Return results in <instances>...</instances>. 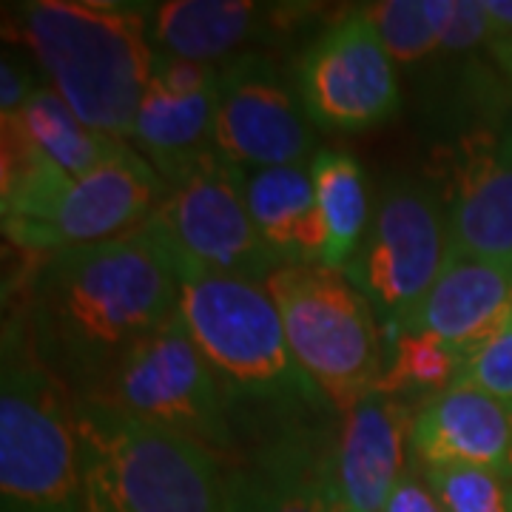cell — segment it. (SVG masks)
Segmentation results:
<instances>
[{
    "label": "cell",
    "mask_w": 512,
    "mask_h": 512,
    "mask_svg": "<svg viewBox=\"0 0 512 512\" xmlns=\"http://www.w3.org/2000/svg\"><path fill=\"white\" fill-rule=\"evenodd\" d=\"M177 313V265L143 222L123 237L43 256L29 271L18 316L37 359L74 399H86Z\"/></svg>",
    "instance_id": "1"
},
{
    "label": "cell",
    "mask_w": 512,
    "mask_h": 512,
    "mask_svg": "<svg viewBox=\"0 0 512 512\" xmlns=\"http://www.w3.org/2000/svg\"><path fill=\"white\" fill-rule=\"evenodd\" d=\"M18 35L66 106L94 131L131 143L157 49L148 6L100 0H35L15 12Z\"/></svg>",
    "instance_id": "2"
},
{
    "label": "cell",
    "mask_w": 512,
    "mask_h": 512,
    "mask_svg": "<svg viewBox=\"0 0 512 512\" xmlns=\"http://www.w3.org/2000/svg\"><path fill=\"white\" fill-rule=\"evenodd\" d=\"M163 194V177L134 146L83 177H69L32 151L3 143V234L29 254L123 237L154 214Z\"/></svg>",
    "instance_id": "3"
},
{
    "label": "cell",
    "mask_w": 512,
    "mask_h": 512,
    "mask_svg": "<svg viewBox=\"0 0 512 512\" xmlns=\"http://www.w3.org/2000/svg\"><path fill=\"white\" fill-rule=\"evenodd\" d=\"M83 501L74 396L37 359L15 313L3 330L0 512H83Z\"/></svg>",
    "instance_id": "4"
},
{
    "label": "cell",
    "mask_w": 512,
    "mask_h": 512,
    "mask_svg": "<svg viewBox=\"0 0 512 512\" xmlns=\"http://www.w3.org/2000/svg\"><path fill=\"white\" fill-rule=\"evenodd\" d=\"M83 512H220V456L200 441L80 404Z\"/></svg>",
    "instance_id": "5"
},
{
    "label": "cell",
    "mask_w": 512,
    "mask_h": 512,
    "mask_svg": "<svg viewBox=\"0 0 512 512\" xmlns=\"http://www.w3.org/2000/svg\"><path fill=\"white\" fill-rule=\"evenodd\" d=\"M296 367L342 416L376 390L387 350L373 305L345 271L282 265L265 282Z\"/></svg>",
    "instance_id": "6"
},
{
    "label": "cell",
    "mask_w": 512,
    "mask_h": 512,
    "mask_svg": "<svg viewBox=\"0 0 512 512\" xmlns=\"http://www.w3.org/2000/svg\"><path fill=\"white\" fill-rule=\"evenodd\" d=\"M180 316L188 336L217 373L228 399L291 402L319 396L296 367L282 316L265 285L177 265Z\"/></svg>",
    "instance_id": "7"
},
{
    "label": "cell",
    "mask_w": 512,
    "mask_h": 512,
    "mask_svg": "<svg viewBox=\"0 0 512 512\" xmlns=\"http://www.w3.org/2000/svg\"><path fill=\"white\" fill-rule=\"evenodd\" d=\"M74 402L188 436L217 456L231 453L237 444L231 399L188 336L180 313L128 350L92 396Z\"/></svg>",
    "instance_id": "8"
},
{
    "label": "cell",
    "mask_w": 512,
    "mask_h": 512,
    "mask_svg": "<svg viewBox=\"0 0 512 512\" xmlns=\"http://www.w3.org/2000/svg\"><path fill=\"white\" fill-rule=\"evenodd\" d=\"M163 183V200L146 222L163 239L174 265L259 285L282 268L251 220L245 171L225 163L214 148Z\"/></svg>",
    "instance_id": "9"
},
{
    "label": "cell",
    "mask_w": 512,
    "mask_h": 512,
    "mask_svg": "<svg viewBox=\"0 0 512 512\" xmlns=\"http://www.w3.org/2000/svg\"><path fill=\"white\" fill-rule=\"evenodd\" d=\"M450 222L436 188L396 180L382 191L345 276L390 328H402L436 285L450 256Z\"/></svg>",
    "instance_id": "10"
},
{
    "label": "cell",
    "mask_w": 512,
    "mask_h": 512,
    "mask_svg": "<svg viewBox=\"0 0 512 512\" xmlns=\"http://www.w3.org/2000/svg\"><path fill=\"white\" fill-rule=\"evenodd\" d=\"M299 100L313 126L367 131L402 106L396 63L365 12H353L319 35L296 69Z\"/></svg>",
    "instance_id": "11"
},
{
    "label": "cell",
    "mask_w": 512,
    "mask_h": 512,
    "mask_svg": "<svg viewBox=\"0 0 512 512\" xmlns=\"http://www.w3.org/2000/svg\"><path fill=\"white\" fill-rule=\"evenodd\" d=\"M211 143L225 163L256 171L308 165L316 134L299 94L285 86L274 60L242 52L222 63Z\"/></svg>",
    "instance_id": "12"
},
{
    "label": "cell",
    "mask_w": 512,
    "mask_h": 512,
    "mask_svg": "<svg viewBox=\"0 0 512 512\" xmlns=\"http://www.w3.org/2000/svg\"><path fill=\"white\" fill-rule=\"evenodd\" d=\"M441 191L453 251L512 265V114L444 148Z\"/></svg>",
    "instance_id": "13"
},
{
    "label": "cell",
    "mask_w": 512,
    "mask_h": 512,
    "mask_svg": "<svg viewBox=\"0 0 512 512\" xmlns=\"http://www.w3.org/2000/svg\"><path fill=\"white\" fill-rule=\"evenodd\" d=\"M333 441L285 427L222 470L220 512H330Z\"/></svg>",
    "instance_id": "14"
},
{
    "label": "cell",
    "mask_w": 512,
    "mask_h": 512,
    "mask_svg": "<svg viewBox=\"0 0 512 512\" xmlns=\"http://www.w3.org/2000/svg\"><path fill=\"white\" fill-rule=\"evenodd\" d=\"M410 424L413 413L379 390L350 407L330 447L333 498L353 512H384L404 476Z\"/></svg>",
    "instance_id": "15"
},
{
    "label": "cell",
    "mask_w": 512,
    "mask_h": 512,
    "mask_svg": "<svg viewBox=\"0 0 512 512\" xmlns=\"http://www.w3.org/2000/svg\"><path fill=\"white\" fill-rule=\"evenodd\" d=\"M512 313V265L450 248L444 271L399 330L424 333L461 359L507 328Z\"/></svg>",
    "instance_id": "16"
},
{
    "label": "cell",
    "mask_w": 512,
    "mask_h": 512,
    "mask_svg": "<svg viewBox=\"0 0 512 512\" xmlns=\"http://www.w3.org/2000/svg\"><path fill=\"white\" fill-rule=\"evenodd\" d=\"M410 450L424 467H481L510 476V407L453 384L413 413Z\"/></svg>",
    "instance_id": "17"
},
{
    "label": "cell",
    "mask_w": 512,
    "mask_h": 512,
    "mask_svg": "<svg viewBox=\"0 0 512 512\" xmlns=\"http://www.w3.org/2000/svg\"><path fill=\"white\" fill-rule=\"evenodd\" d=\"M308 6H262L248 0H168L148 6V32L165 57L228 63L251 43L302 18Z\"/></svg>",
    "instance_id": "18"
},
{
    "label": "cell",
    "mask_w": 512,
    "mask_h": 512,
    "mask_svg": "<svg viewBox=\"0 0 512 512\" xmlns=\"http://www.w3.org/2000/svg\"><path fill=\"white\" fill-rule=\"evenodd\" d=\"M245 200L259 237L282 265H322L325 225L311 165L245 171Z\"/></svg>",
    "instance_id": "19"
},
{
    "label": "cell",
    "mask_w": 512,
    "mask_h": 512,
    "mask_svg": "<svg viewBox=\"0 0 512 512\" xmlns=\"http://www.w3.org/2000/svg\"><path fill=\"white\" fill-rule=\"evenodd\" d=\"M3 143L32 151L69 177H83L131 148L86 126L52 86H40L18 114L3 117Z\"/></svg>",
    "instance_id": "20"
},
{
    "label": "cell",
    "mask_w": 512,
    "mask_h": 512,
    "mask_svg": "<svg viewBox=\"0 0 512 512\" xmlns=\"http://www.w3.org/2000/svg\"><path fill=\"white\" fill-rule=\"evenodd\" d=\"M217 89L202 94H177L151 80L134 123L131 143L154 165V171L163 180L214 148L211 123Z\"/></svg>",
    "instance_id": "21"
},
{
    "label": "cell",
    "mask_w": 512,
    "mask_h": 512,
    "mask_svg": "<svg viewBox=\"0 0 512 512\" xmlns=\"http://www.w3.org/2000/svg\"><path fill=\"white\" fill-rule=\"evenodd\" d=\"M311 174L325 225L322 265L333 271H345L370 225L365 171L359 160L345 151H319L313 157Z\"/></svg>",
    "instance_id": "22"
},
{
    "label": "cell",
    "mask_w": 512,
    "mask_h": 512,
    "mask_svg": "<svg viewBox=\"0 0 512 512\" xmlns=\"http://www.w3.org/2000/svg\"><path fill=\"white\" fill-rule=\"evenodd\" d=\"M458 365H461V356L444 348L436 339H430L424 333L396 330L390 336L387 367H384L376 390L387 393V396L430 390L436 396V393H444L453 387Z\"/></svg>",
    "instance_id": "23"
},
{
    "label": "cell",
    "mask_w": 512,
    "mask_h": 512,
    "mask_svg": "<svg viewBox=\"0 0 512 512\" xmlns=\"http://www.w3.org/2000/svg\"><path fill=\"white\" fill-rule=\"evenodd\" d=\"M365 15L373 20L384 49L396 66L416 69L441 55L436 29L424 12V0H382L370 3Z\"/></svg>",
    "instance_id": "24"
},
{
    "label": "cell",
    "mask_w": 512,
    "mask_h": 512,
    "mask_svg": "<svg viewBox=\"0 0 512 512\" xmlns=\"http://www.w3.org/2000/svg\"><path fill=\"white\" fill-rule=\"evenodd\" d=\"M424 481L447 512H512V478L481 467H424Z\"/></svg>",
    "instance_id": "25"
},
{
    "label": "cell",
    "mask_w": 512,
    "mask_h": 512,
    "mask_svg": "<svg viewBox=\"0 0 512 512\" xmlns=\"http://www.w3.org/2000/svg\"><path fill=\"white\" fill-rule=\"evenodd\" d=\"M424 12L436 29L441 55L467 57L478 46L490 49V26L478 0H424Z\"/></svg>",
    "instance_id": "26"
},
{
    "label": "cell",
    "mask_w": 512,
    "mask_h": 512,
    "mask_svg": "<svg viewBox=\"0 0 512 512\" xmlns=\"http://www.w3.org/2000/svg\"><path fill=\"white\" fill-rule=\"evenodd\" d=\"M453 384L476 387L501 404L512 407V325L498 330L490 342L467 353L458 365Z\"/></svg>",
    "instance_id": "27"
},
{
    "label": "cell",
    "mask_w": 512,
    "mask_h": 512,
    "mask_svg": "<svg viewBox=\"0 0 512 512\" xmlns=\"http://www.w3.org/2000/svg\"><path fill=\"white\" fill-rule=\"evenodd\" d=\"M37 89L40 86H35L32 72L23 69L12 55H3V60H0V114L3 117L18 114L32 100Z\"/></svg>",
    "instance_id": "28"
},
{
    "label": "cell",
    "mask_w": 512,
    "mask_h": 512,
    "mask_svg": "<svg viewBox=\"0 0 512 512\" xmlns=\"http://www.w3.org/2000/svg\"><path fill=\"white\" fill-rule=\"evenodd\" d=\"M384 512H447L441 507L436 493L427 487V481H419L413 473H404L402 481L390 495Z\"/></svg>",
    "instance_id": "29"
},
{
    "label": "cell",
    "mask_w": 512,
    "mask_h": 512,
    "mask_svg": "<svg viewBox=\"0 0 512 512\" xmlns=\"http://www.w3.org/2000/svg\"><path fill=\"white\" fill-rule=\"evenodd\" d=\"M478 6L490 26V43L512 40V0H478Z\"/></svg>",
    "instance_id": "30"
},
{
    "label": "cell",
    "mask_w": 512,
    "mask_h": 512,
    "mask_svg": "<svg viewBox=\"0 0 512 512\" xmlns=\"http://www.w3.org/2000/svg\"><path fill=\"white\" fill-rule=\"evenodd\" d=\"M490 57H493L495 66L501 69V74L507 77V83L512 86V40L490 43Z\"/></svg>",
    "instance_id": "31"
},
{
    "label": "cell",
    "mask_w": 512,
    "mask_h": 512,
    "mask_svg": "<svg viewBox=\"0 0 512 512\" xmlns=\"http://www.w3.org/2000/svg\"><path fill=\"white\" fill-rule=\"evenodd\" d=\"M330 512H353V510H348L342 501H336V498H333V507H330Z\"/></svg>",
    "instance_id": "32"
},
{
    "label": "cell",
    "mask_w": 512,
    "mask_h": 512,
    "mask_svg": "<svg viewBox=\"0 0 512 512\" xmlns=\"http://www.w3.org/2000/svg\"><path fill=\"white\" fill-rule=\"evenodd\" d=\"M510 427H512V407H510ZM510 478H512V450H510Z\"/></svg>",
    "instance_id": "33"
}]
</instances>
